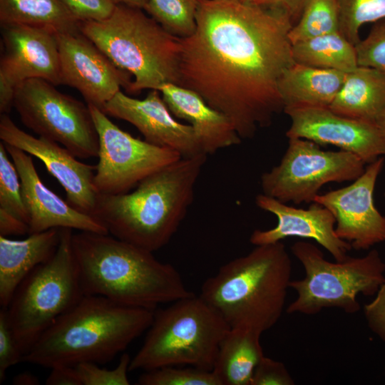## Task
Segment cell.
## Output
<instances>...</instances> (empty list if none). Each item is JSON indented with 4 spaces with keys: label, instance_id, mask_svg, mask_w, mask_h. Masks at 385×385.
Instances as JSON below:
<instances>
[{
    "label": "cell",
    "instance_id": "44dd1931",
    "mask_svg": "<svg viewBox=\"0 0 385 385\" xmlns=\"http://www.w3.org/2000/svg\"><path fill=\"white\" fill-rule=\"evenodd\" d=\"M175 117L188 121L195 130L205 153L240 143L231 120L210 106L196 92L174 83H166L158 90Z\"/></svg>",
    "mask_w": 385,
    "mask_h": 385
},
{
    "label": "cell",
    "instance_id": "d6a6232c",
    "mask_svg": "<svg viewBox=\"0 0 385 385\" xmlns=\"http://www.w3.org/2000/svg\"><path fill=\"white\" fill-rule=\"evenodd\" d=\"M130 360V355L123 353L118 365L112 369L101 368L91 362H81L73 366L79 385H128Z\"/></svg>",
    "mask_w": 385,
    "mask_h": 385
},
{
    "label": "cell",
    "instance_id": "5b68a950",
    "mask_svg": "<svg viewBox=\"0 0 385 385\" xmlns=\"http://www.w3.org/2000/svg\"><path fill=\"white\" fill-rule=\"evenodd\" d=\"M292 271L283 242L257 245L221 266L201 287L200 297L231 329L260 334L279 320Z\"/></svg>",
    "mask_w": 385,
    "mask_h": 385
},
{
    "label": "cell",
    "instance_id": "74e56055",
    "mask_svg": "<svg viewBox=\"0 0 385 385\" xmlns=\"http://www.w3.org/2000/svg\"><path fill=\"white\" fill-rule=\"evenodd\" d=\"M364 314L370 330L385 342V281L374 298L364 306Z\"/></svg>",
    "mask_w": 385,
    "mask_h": 385
},
{
    "label": "cell",
    "instance_id": "ab89813d",
    "mask_svg": "<svg viewBox=\"0 0 385 385\" xmlns=\"http://www.w3.org/2000/svg\"><path fill=\"white\" fill-rule=\"evenodd\" d=\"M51 369L47 385H79L73 366H56Z\"/></svg>",
    "mask_w": 385,
    "mask_h": 385
},
{
    "label": "cell",
    "instance_id": "52a82bcc",
    "mask_svg": "<svg viewBox=\"0 0 385 385\" xmlns=\"http://www.w3.org/2000/svg\"><path fill=\"white\" fill-rule=\"evenodd\" d=\"M230 329L200 296L176 300L154 311L143 344L131 359L129 370L186 365L211 371L220 344Z\"/></svg>",
    "mask_w": 385,
    "mask_h": 385
},
{
    "label": "cell",
    "instance_id": "1f68e13d",
    "mask_svg": "<svg viewBox=\"0 0 385 385\" xmlns=\"http://www.w3.org/2000/svg\"><path fill=\"white\" fill-rule=\"evenodd\" d=\"M140 385H221L211 370L195 366H167L145 371L138 379Z\"/></svg>",
    "mask_w": 385,
    "mask_h": 385
},
{
    "label": "cell",
    "instance_id": "ba28073f",
    "mask_svg": "<svg viewBox=\"0 0 385 385\" xmlns=\"http://www.w3.org/2000/svg\"><path fill=\"white\" fill-rule=\"evenodd\" d=\"M302 265L303 279L291 280L289 288L297 298L287 307L288 314L314 315L327 308H337L349 314L361 309L359 294L374 296L385 281V262L373 249L365 256H348L343 261L330 262L314 244L297 241L291 247Z\"/></svg>",
    "mask_w": 385,
    "mask_h": 385
},
{
    "label": "cell",
    "instance_id": "ee69618b",
    "mask_svg": "<svg viewBox=\"0 0 385 385\" xmlns=\"http://www.w3.org/2000/svg\"><path fill=\"white\" fill-rule=\"evenodd\" d=\"M242 1L248 2V3L254 4L267 6V3H268V0H242Z\"/></svg>",
    "mask_w": 385,
    "mask_h": 385
},
{
    "label": "cell",
    "instance_id": "9a60e30c",
    "mask_svg": "<svg viewBox=\"0 0 385 385\" xmlns=\"http://www.w3.org/2000/svg\"><path fill=\"white\" fill-rule=\"evenodd\" d=\"M58 48L62 84L78 91L88 105L103 110L121 87L128 90L131 75L81 31L58 34Z\"/></svg>",
    "mask_w": 385,
    "mask_h": 385
},
{
    "label": "cell",
    "instance_id": "f35d334b",
    "mask_svg": "<svg viewBox=\"0 0 385 385\" xmlns=\"http://www.w3.org/2000/svg\"><path fill=\"white\" fill-rule=\"evenodd\" d=\"M309 1L310 0H268L267 6L284 12L294 26Z\"/></svg>",
    "mask_w": 385,
    "mask_h": 385
},
{
    "label": "cell",
    "instance_id": "7c38bea8",
    "mask_svg": "<svg viewBox=\"0 0 385 385\" xmlns=\"http://www.w3.org/2000/svg\"><path fill=\"white\" fill-rule=\"evenodd\" d=\"M88 106L99 141L94 176L98 194L128 192L146 177L182 158L176 151L133 137L115 125L102 110Z\"/></svg>",
    "mask_w": 385,
    "mask_h": 385
},
{
    "label": "cell",
    "instance_id": "8992f818",
    "mask_svg": "<svg viewBox=\"0 0 385 385\" xmlns=\"http://www.w3.org/2000/svg\"><path fill=\"white\" fill-rule=\"evenodd\" d=\"M80 31L119 68L134 77L128 92L178 84L180 38L143 9L117 4L108 18L81 22Z\"/></svg>",
    "mask_w": 385,
    "mask_h": 385
},
{
    "label": "cell",
    "instance_id": "4316f807",
    "mask_svg": "<svg viewBox=\"0 0 385 385\" xmlns=\"http://www.w3.org/2000/svg\"><path fill=\"white\" fill-rule=\"evenodd\" d=\"M292 56L299 64L346 73L359 66L355 46L339 31L292 43Z\"/></svg>",
    "mask_w": 385,
    "mask_h": 385
},
{
    "label": "cell",
    "instance_id": "60d3db41",
    "mask_svg": "<svg viewBox=\"0 0 385 385\" xmlns=\"http://www.w3.org/2000/svg\"><path fill=\"white\" fill-rule=\"evenodd\" d=\"M26 233H29L27 223L13 215L0 212V235L8 237L23 235Z\"/></svg>",
    "mask_w": 385,
    "mask_h": 385
},
{
    "label": "cell",
    "instance_id": "b9f144b4",
    "mask_svg": "<svg viewBox=\"0 0 385 385\" xmlns=\"http://www.w3.org/2000/svg\"><path fill=\"white\" fill-rule=\"evenodd\" d=\"M38 382L37 377L26 372L16 375L13 379V383L18 385H34L38 384Z\"/></svg>",
    "mask_w": 385,
    "mask_h": 385
},
{
    "label": "cell",
    "instance_id": "bcb514c9",
    "mask_svg": "<svg viewBox=\"0 0 385 385\" xmlns=\"http://www.w3.org/2000/svg\"><path fill=\"white\" fill-rule=\"evenodd\" d=\"M384 196H385V191H384Z\"/></svg>",
    "mask_w": 385,
    "mask_h": 385
},
{
    "label": "cell",
    "instance_id": "7402d4cb",
    "mask_svg": "<svg viewBox=\"0 0 385 385\" xmlns=\"http://www.w3.org/2000/svg\"><path fill=\"white\" fill-rule=\"evenodd\" d=\"M61 228L29 234L24 240L0 235V304L6 308L18 287L38 265L56 252Z\"/></svg>",
    "mask_w": 385,
    "mask_h": 385
},
{
    "label": "cell",
    "instance_id": "d590c367",
    "mask_svg": "<svg viewBox=\"0 0 385 385\" xmlns=\"http://www.w3.org/2000/svg\"><path fill=\"white\" fill-rule=\"evenodd\" d=\"M80 21H100L108 18L116 4L113 0H61Z\"/></svg>",
    "mask_w": 385,
    "mask_h": 385
},
{
    "label": "cell",
    "instance_id": "7a4b0ae2",
    "mask_svg": "<svg viewBox=\"0 0 385 385\" xmlns=\"http://www.w3.org/2000/svg\"><path fill=\"white\" fill-rule=\"evenodd\" d=\"M72 246L84 295L155 310L195 294L172 265L113 236L81 231L73 234Z\"/></svg>",
    "mask_w": 385,
    "mask_h": 385
},
{
    "label": "cell",
    "instance_id": "e575fe53",
    "mask_svg": "<svg viewBox=\"0 0 385 385\" xmlns=\"http://www.w3.org/2000/svg\"><path fill=\"white\" fill-rule=\"evenodd\" d=\"M24 354L10 327L6 308L0 309V383L9 368L22 361Z\"/></svg>",
    "mask_w": 385,
    "mask_h": 385
},
{
    "label": "cell",
    "instance_id": "603a6c76",
    "mask_svg": "<svg viewBox=\"0 0 385 385\" xmlns=\"http://www.w3.org/2000/svg\"><path fill=\"white\" fill-rule=\"evenodd\" d=\"M328 108L341 115L379 126L385 116V71L358 66L347 72Z\"/></svg>",
    "mask_w": 385,
    "mask_h": 385
},
{
    "label": "cell",
    "instance_id": "484cf974",
    "mask_svg": "<svg viewBox=\"0 0 385 385\" xmlns=\"http://www.w3.org/2000/svg\"><path fill=\"white\" fill-rule=\"evenodd\" d=\"M81 23L61 0H0L1 26L23 24L63 34L80 31Z\"/></svg>",
    "mask_w": 385,
    "mask_h": 385
},
{
    "label": "cell",
    "instance_id": "8d00e7d4",
    "mask_svg": "<svg viewBox=\"0 0 385 385\" xmlns=\"http://www.w3.org/2000/svg\"><path fill=\"white\" fill-rule=\"evenodd\" d=\"M294 379L282 362L264 356L254 371L250 385H294Z\"/></svg>",
    "mask_w": 385,
    "mask_h": 385
},
{
    "label": "cell",
    "instance_id": "83f0119b",
    "mask_svg": "<svg viewBox=\"0 0 385 385\" xmlns=\"http://www.w3.org/2000/svg\"><path fill=\"white\" fill-rule=\"evenodd\" d=\"M198 0H147L143 10L168 32L183 38L196 29Z\"/></svg>",
    "mask_w": 385,
    "mask_h": 385
},
{
    "label": "cell",
    "instance_id": "d4e9b609",
    "mask_svg": "<svg viewBox=\"0 0 385 385\" xmlns=\"http://www.w3.org/2000/svg\"><path fill=\"white\" fill-rule=\"evenodd\" d=\"M261 334L231 329L222 339L212 371L221 385H250L254 371L264 356Z\"/></svg>",
    "mask_w": 385,
    "mask_h": 385
},
{
    "label": "cell",
    "instance_id": "3957f363",
    "mask_svg": "<svg viewBox=\"0 0 385 385\" xmlns=\"http://www.w3.org/2000/svg\"><path fill=\"white\" fill-rule=\"evenodd\" d=\"M207 154L181 158L132 192L98 194L93 214L112 236L150 252L166 245L186 216Z\"/></svg>",
    "mask_w": 385,
    "mask_h": 385
},
{
    "label": "cell",
    "instance_id": "ac0fdd59",
    "mask_svg": "<svg viewBox=\"0 0 385 385\" xmlns=\"http://www.w3.org/2000/svg\"><path fill=\"white\" fill-rule=\"evenodd\" d=\"M102 111L134 125L148 143L176 151L182 158L205 153L193 128L173 116L158 90H151L143 99L132 98L120 91Z\"/></svg>",
    "mask_w": 385,
    "mask_h": 385
},
{
    "label": "cell",
    "instance_id": "4fadbf2b",
    "mask_svg": "<svg viewBox=\"0 0 385 385\" xmlns=\"http://www.w3.org/2000/svg\"><path fill=\"white\" fill-rule=\"evenodd\" d=\"M0 112L13 107L16 87L31 78L62 84L58 34L45 27L12 24L1 26Z\"/></svg>",
    "mask_w": 385,
    "mask_h": 385
},
{
    "label": "cell",
    "instance_id": "e0dca14e",
    "mask_svg": "<svg viewBox=\"0 0 385 385\" xmlns=\"http://www.w3.org/2000/svg\"><path fill=\"white\" fill-rule=\"evenodd\" d=\"M0 138L41 160L64 189L66 201L78 210L93 215L98 197L94 185L96 165L81 162L55 141L21 130L8 113L1 114Z\"/></svg>",
    "mask_w": 385,
    "mask_h": 385
},
{
    "label": "cell",
    "instance_id": "f546056e",
    "mask_svg": "<svg viewBox=\"0 0 385 385\" xmlns=\"http://www.w3.org/2000/svg\"><path fill=\"white\" fill-rule=\"evenodd\" d=\"M339 32L353 45L359 38L364 24L385 19V0H337Z\"/></svg>",
    "mask_w": 385,
    "mask_h": 385
},
{
    "label": "cell",
    "instance_id": "2e32d148",
    "mask_svg": "<svg viewBox=\"0 0 385 385\" xmlns=\"http://www.w3.org/2000/svg\"><path fill=\"white\" fill-rule=\"evenodd\" d=\"M284 112L291 119L288 138L334 145L355 154L366 164L385 157V136L375 124L341 115L327 107L289 108Z\"/></svg>",
    "mask_w": 385,
    "mask_h": 385
},
{
    "label": "cell",
    "instance_id": "5bb4252c",
    "mask_svg": "<svg viewBox=\"0 0 385 385\" xmlns=\"http://www.w3.org/2000/svg\"><path fill=\"white\" fill-rule=\"evenodd\" d=\"M384 160L383 156L378 158L352 183L318 194L313 201L332 213L337 235L355 250H367L385 242V216L374 202L375 185Z\"/></svg>",
    "mask_w": 385,
    "mask_h": 385
},
{
    "label": "cell",
    "instance_id": "9c48e42d",
    "mask_svg": "<svg viewBox=\"0 0 385 385\" xmlns=\"http://www.w3.org/2000/svg\"><path fill=\"white\" fill-rule=\"evenodd\" d=\"M72 229L61 228L52 257L20 284L6 307L24 356L39 337L83 296L72 246Z\"/></svg>",
    "mask_w": 385,
    "mask_h": 385
},
{
    "label": "cell",
    "instance_id": "f1b7e54d",
    "mask_svg": "<svg viewBox=\"0 0 385 385\" xmlns=\"http://www.w3.org/2000/svg\"><path fill=\"white\" fill-rule=\"evenodd\" d=\"M335 31H339L337 0H310L298 21L292 26L289 38L294 43Z\"/></svg>",
    "mask_w": 385,
    "mask_h": 385
},
{
    "label": "cell",
    "instance_id": "d6986e66",
    "mask_svg": "<svg viewBox=\"0 0 385 385\" xmlns=\"http://www.w3.org/2000/svg\"><path fill=\"white\" fill-rule=\"evenodd\" d=\"M4 145L20 178L22 195L29 217V234L52 228L108 234L106 226L96 217L74 208L44 185L35 168L31 155L14 146Z\"/></svg>",
    "mask_w": 385,
    "mask_h": 385
},
{
    "label": "cell",
    "instance_id": "277c9868",
    "mask_svg": "<svg viewBox=\"0 0 385 385\" xmlns=\"http://www.w3.org/2000/svg\"><path fill=\"white\" fill-rule=\"evenodd\" d=\"M154 311L84 295L39 337L22 361L50 369L108 363L148 330Z\"/></svg>",
    "mask_w": 385,
    "mask_h": 385
},
{
    "label": "cell",
    "instance_id": "836d02e7",
    "mask_svg": "<svg viewBox=\"0 0 385 385\" xmlns=\"http://www.w3.org/2000/svg\"><path fill=\"white\" fill-rule=\"evenodd\" d=\"M355 48L359 66L385 71V22L376 25Z\"/></svg>",
    "mask_w": 385,
    "mask_h": 385
},
{
    "label": "cell",
    "instance_id": "7bdbcfd3",
    "mask_svg": "<svg viewBox=\"0 0 385 385\" xmlns=\"http://www.w3.org/2000/svg\"><path fill=\"white\" fill-rule=\"evenodd\" d=\"M116 4H125L143 9L147 0H113Z\"/></svg>",
    "mask_w": 385,
    "mask_h": 385
},
{
    "label": "cell",
    "instance_id": "ffe728a7",
    "mask_svg": "<svg viewBox=\"0 0 385 385\" xmlns=\"http://www.w3.org/2000/svg\"><path fill=\"white\" fill-rule=\"evenodd\" d=\"M312 203L307 209L297 208L263 193L257 195L256 205L275 215L277 224L269 230H254L250 242L257 246L281 242L289 237L311 239L328 251L335 261L344 260L352 249L351 245L337 235L332 213L318 203Z\"/></svg>",
    "mask_w": 385,
    "mask_h": 385
},
{
    "label": "cell",
    "instance_id": "4dcf8cb0",
    "mask_svg": "<svg viewBox=\"0 0 385 385\" xmlns=\"http://www.w3.org/2000/svg\"><path fill=\"white\" fill-rule=\"evenodd\" d=\"M9 156L4 143L1 141L0 212L13 215L29 225V217L22 195L20 178Z\"/></svg>",
    "mask_w": 385,
    "mask_h": 385
},
{
    "label": "cell",
    "instance_id": "8fae6325",
    "mask_svg": "<svg viewBox=\"0 0 385 385\" xmlns=\"http://www.w3.org/2000/svg\"><path fill=\"white\" fill-rule=\"evenodd\" d=\"M365 163L345 150H324L304 138H289L279 163L261 175L262 193L284 203L313 202L329 183L354 181L365 170Z\"/></svg>",
    "mask_w": 385,
    "mask_h": 385
},
{
    "label": "cell",
    "instance_id": "7dc6e473",
    "mask_svg": "<svg viewBox=\"0 0 385 385\" xmlns=\"http://www.w3.org/2000/svg\"><path fill=\"white\" fill-rule=\"evenodd\" d=\"M384 370H385V366H384Z\"/></svg>",
    "mask_w": 385,
    "mask_h": 385
},
{
    "label": "cell",
    "instance_id": "30bf717a",
    "mask_svg": "<svg viewBox=\"0 0 385 385\" xmlns=\"http://www.w3.org/2000/svg\"><path fill=\"white\" fill-rule=\"evenodd\" d=\"M41 78L18 85L13 107L33 132L55 141L79 158L98 157L99 141L88 105Z\"/></svg>",
    "mask_w": 385,
    "mask_h": 385
},
{
    "label": "cell",
    "instance_id": "f6af8a7d",
    "mask_svg": "<svg viewBox=\"0 0 385 385\" xmlns=\"http://www.w3.org/2000/svg\"><path fill=\"white\" fill-rule=\"evenodd\" d=\"M379 127L381 129V132L383 133L384 135L385 136V116L379 124Z\"/></svg>",
    "mask_w": 385,
    "mask_h": 385
},
{
    "label": "cell",
    "instance_id": "6da1fadb",
    "mask_svg": "<svg viewBox=\"0 0 385 385\" xmlns=\"http://www.w3.org/2000/svg\"><path fill=\"white\" fill-rule=\"evenodd\" d=\"M289 18L242 0H198L196 29L180 38L177 85L227 115L242 139L284 111L278 91L294 61Z\"/></svg>",
    "mask_w": 385,
    "mask_h": 385
},
{
    "label": "cell",
    "instance_id": "cb8c5ba5",
    "mask_svg": "<svg viewBox=\"0 0 385 385\" xmlns=\"http://www.w3.org/2000/svg\"><path fill=\"white\" fill-rule=\"evenodd\" d=\"M346 75V72L294 62L278 82L284 110L295 107L328 108L340 91Z\"/></svg>",
    "mask_w": 385,
    "mask_h": 385
}]
</instances>
